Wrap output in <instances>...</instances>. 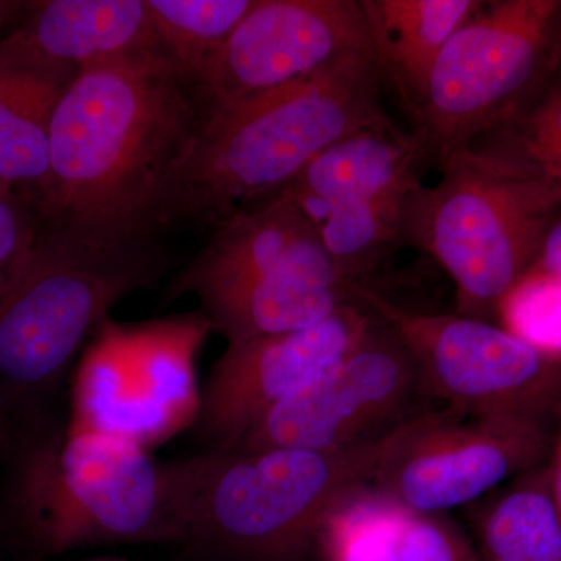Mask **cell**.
<instances>
[{"mask_svg": "<svg viewBox=\"0 0 561 561\" xmlns=\"http://www.w3.org/2000/svg\"><path fill=\"white\" fill-rule=\"evenodd\" d=\"M208 105L161 55L80 70L55 111L41 234L91 249L158 242L157 209Z\"/></svg>", "mask_w": 561, "mask_h": 561, "instance_id": "obj_1", "label": "cell"}, {"mask_svg": "<svg viewBox=\"0 0 561 561\" xmlns=\"http://www.w3.org/2000/svg\"><path fill=\"white\" fill-rule=\"evenodd\" d=\"M370 51L275 90L209 110L157 209L158 238L176 228H217L239 203L278 192L321 151L389 119Z\"/></svg>", "mask_w": 561, "mask_h": 561, "instance_id": "obj_2", "label": "cell"}, {"mask_svg": "<svg viewBox=\"0 0 561 561\" xmlns=\"http://www.w3.org/2000/svg\"><path fill=\"white\" fill-rule=\"evenodd\" d=\"M435 409L339 451L209 449L176 460L183 541L209 561H306L332 513L370 489Z\"/></svg>", "mask_w": 561, "mask_h": 561, "instance_id": "obj_3", "label": "cell"}, {"mask_svg": "<svg viewBox=\"0 0 561 561\" xmlns=\"http://www.w3.org/2000/svg\"><path fill=\"white\" fill-rule=\"evenodd\" d=\"M7 508L46 553L183 541L179 463L68 421L21 443Z\"/></svg>", "mask_w": 561, "mask_h": 561, "instance_id": "obj_4", "label": "cell"}, {"mask_svg": "<svg viewBox=\"0 0 561 561\" xmlns=\"http://www.w3.org/2000/svg\"><path fill=\"white\" fill-rule=\"evenodd\" d=\"M437 169L440 181L412 195L404 245L451 276L459 316L486 320L534 267L561 214V191L526 162L479 147Z\"/></svg>", "mask_w": 561, "mask_h": 561, "instance_id": "obj_5", "label": "cell"}, {"mask_svg": "<svg viewBox=\"0 0 561 561\" xmlns=\"http://www.w3.org/2000/svg\"><path fill=\"white\" fill-rule=\"evenodd\" d=\"M168 267L160 242L91 249L38 232L0 298V409L10 416L49 397L111 309Z\"/></svg>", "mask_w": 561, "mask_h": 561, "instance_id": "obj_6", "label": "cell"}, {"mask_svg": "<svg viewBox=\"0 0 561 561\" xmlns=\"http://www.w3.org/2000/svg\"><path fill=\"white\" fill-rule=\"evenodd\" d=\"M561 0H493L448 41L413 117L426 165L468 151L526 105L556 62Z\"/></svg>", "mask_w": 561, "mask_h": 561, "instance_id": "obj_7", "label": "cell"}, {"mask_svg": "<svg viewBox=\"0 0 561 561\" xmlns=\"http://www.w3.org/2000/svg\"><path fill=\"white\" fill-rule=\"evenodd\" d=\"M426 168L420 140L386 119L321 151L287 186L346 283H362L404 245L412 195Z\"/></svg>", "mask_w": 561, "mask_h": 561, "instance_id": "obj_8", "label": "cell"}, {"mask_svg": "<svg viewBox=\"0 0 561 561\" xmlns=\"http://www.w3.org/2000/svg\"><path fill=\"white\" fill-rule=\"evenodd\" d=\"M353 290L408 345L426 397L471 419L552 415L561 359L486 320L409 311L364 283Z\"/></svg>", "mask_w": 561, "mask_h": 561, "instance_id": "obj_9", "label": "cell"}, {"mask_svg": "<svg viewBox=\"0 0 561 561\" xmlns=\"http://www.w3.org/2000/svg\"><path fill=\"white\" fill-rule=\"evenodd\" d=\"M420 397L426 394L411 351L378 317L348 354L265 413L230 448L339 451L427 411L415 409Z\"/></svg>", "mask_w": 561, "mask_h": 561, "instance_id": "obj_10", "label": "cell"}, {"mask_svg": "<svg viewBox=\"0 0 561 561\" xmlns=\"http://www.w3.org/2000/svg\"><path fill=\"white\" fill-rule=\"evenodd\" d=\"M552 438L541 416L471 419L443 405L387 461L370 489L409 512L445 513L542 467Z\"/></svg>", "mask_w": 561, "mask_h": 561, "instance_id": "obj_11", "label": "cell"}, {"mask_svg": "<svg viewBox=\"0 0 561 561\" xmlns=\"http://www.w3.org/2000/svg\"><path fill=\"white\" fill-rule=\"evenodd\" d=\"M359 51L373 54L357 0H257L192 80L213 110L305 79Z\"/></svg>", "mask_w": 561, "mask_h": 561, "instance_id": "obj_12", "label": "cell"}, {"mask_svg": "<svg viewBox=\"0 0 561 561\" xmlns=\"http://www.w3.org/2000/svg\"><path fill=\"white\" fill-rule=\"evenodd\" d=\"M376 321L359 301L306 330L227 345L202 383L192 426L203 451L234 445L265 413L348 354Z\"/></svg>", "mask_w": 561, "mask_h": 561, "instance_id": "obj_13", "label": "cell"}, {"mask_svg": "<svg viewBox=\"0 0 561 561\" xmlns=\"http://www.w3.org/2000/svg\"><path fill=\"white\" fill-rule=\"evenodd\" d=\"M251 278H289L320 287L346 286L312 220L286 195L238 210L169 284L168 300L205 294Z\"/></svg>", "mask_w": 561, "mask_h": 561, "instance_id": "obj_14", "label": "cell"}, {"mask_svg": "<svg viewBox=\"0 0 561 561\" xmlns=\"http://www.w3.org/2000/svg\"><path fill=\"white\" fill-rule=\"evenodd\" d=\"M213 332L201 309L125 324L128 438L151 449L194 426L202 402L197 356Z\"/></svg>", "mask_w": 561, "mask_h": 561, "instance_id": "obj_15", "label": "cell"}, {"mask_svg": "<svg viewBox=\"0 0 561 561\" xmlns=\"http://www.w3.org/2000/svg\"><path fill=\"white\" fill-rule=\"evenodd\" d=\"M79 73L41 54L16 28L0 39V187L32 202L43 190L55 111Z\"/></svg>", "mask_w": 561, "mask_h": 561, "instance_id": "obj_16", "label": "cell"}, {"mask_svg": "<svg viewBox=\"0 0 561 561\" xmlns=\"http://www.w3.org/2000/svg\"><path fill=\"white\" fill-rule=\"evenodd\" d=\"M16 31L41 54L80 70L164 57L147 0L31 2Z\"/></svg>", "mask_w": 561, "mask_h": 561, "instance_id": "obj_17", "label": "cell"}, {"mask_svg": "<svg viewBox=\"0 0 561 561\" xmlns=\"http://www.w3.org/2000/svg\"><path fill=\"white\" fill-rule=\"evenodd\" d=\"M373 57L412 119L426 95L432 70L454 33L482 0H360Z\"/></svg>", "mask_w": 561, "mask_h": 561, "instance_id": "obj_18", "label": "cell"}, {"mask_svg": "<svg viewBox=\"0 0 561 561\" xmlns=\"http://www.w3.org/2000/svg\"><path fill=\"white\" fill-rule=\"evenodd\" d=\"M353 284L320 287L289 278H251L198 295L201 311L228 345L306 330L356 305Z\"/></svg>", "mask_w": 561, "mask_h": 561, "instance_id": "obj_19", "label": "cell"}, {"mask_svg": "<svg viewBox=\"0 0 561 561\" xmlns=\"http://www.w3.org/2000/svg\"><path fill=\"white\" fill-rule=\"evenodd\" d=\"M474 504L472 529L483 561H561V515L548 465Z\"/></svg>", "mask_w": 561, "mask_h": 561, "instance_id": "obj_20", "label": "cell"}, {"mask_svg": "<svg viewBox=\"0 0 561 561\" xmlns=\"http://www.w3.org/2000/svg\"><path fill=\"white\" fill-rule=\"evenodd\" d=\"M257 0H147L161 51L194 79Z\"/></svg>", "mask_w": 561, "mask_h": 561, "instance_id": "obj_21", "label": "cell"}, {"mask_svg": "<svg viewBox=\"0 0 561 561\" xmlns=\"http://www.w3.org/2000/svg\"><path fill=\"white\" fill-rule=\"evenodd\" d=\"M476 142L526 162L561 191V72L552 69L537 92L511 119Z\"/></svg>", "mask_w": 561, "mask_h": 561, "instance_id": "obj_22", "label": "cell"}, {"mask_svg": "<svg viewBox=\"0 0 561 561\" xmlns=\"http://www.w3.org/2000/svg\"><path fill=\"white\" fill-rule=\"evenodd\" d=\"M402 512L371 489L362 491L327 519L316 552L321 561H401L397 529Z\"/></svg>", "mask_w": 561, "mask_h": 561, "instance_id": "obj_23", "label": "cell"}, {"mask_svg": "<svg viewBox=\"0 0 561 561\" xmlns=\"http://www.w3.org/2000/svg\"><path fill=\"white\" fill-rule=\"evenodd\" d=\"M504 330L535 350L561 359V279L529 271L497 306Z\"/></svg>", "mask_w": 561, "mask_h": 561, "instance_id": "obj_24", "label": "cell"}, {"mask_svg": "<svg viewBox=\"0 0 561 561\" xmlns=\"http://www.w3.org/2000/svg\"><path fill=\"white\" fill-rule=\"evenodd\" d=\"M401 561H483L471 538L445 513L402 512L397 529Z\"/></svg>", "mask_w": 561, "mask_h": 561, "instance_id": "obj_25", "label": "cell"}, {"mask_svg": "<svg viewBox=\"0 0 561 561\" xmlns=\"http://www.w3.org/2000/svg\"><path fill=\"white\" fill-rule=\"evenodd\" d=\"M39 225L31 198L0 191V298L31 256Z\"/></svg>", "mask_w": 561, "mask_h": 561, "instance_id": "obj_26", "label": "cell"}, {"mask_svg": "<svg viewBox=\"0 0 561 561\" xmlns=\"http://www.w3.org/2000/svg\"><path fill=\"white\" fill-rule=\"evenodd\" d=\"M530 271L549 273V275L561 279V214L549 228L537 261Z\"/></svg>", "mask_w": 561, "mask_h": 561, "instance_id": "obj_27", "label": "cell"}, {"mask_svg": "<svg viewBox=\"0 0 561 561\" xmlns=\"http://www.w3.org/2000/svg\"><path fill=\"white\" fill-rule=\"evenodd\" d=\"M552 415L557 419V431L552 438L551 456H549V481L557 507L561 515V391L552 409Z\"/></svg>", "mask_w": 561, "mask_h": 561, "instance_id": "obj_28", "label": "cell"}, {"mask_svg": "<svg viewBox=\"0 0 561 561\" xmlns=\"http://www.w3.org/2000/svg\"><path fill=\"white\" fill-rule=\"evenodd\" d=\"M31 2H16V0H0V39L5 38L3 32L20 16H24Z\"/></svg>", "mask_w": 561, "mask_h": 561, "instance_id": "obj_29", "label": "cell"}, {"mask_svg": "<svg viewBox=\"0 0 561 561\" xmlns=\"http://www.w3.org/2000/svg\"><path fill=\"white\" fill-rule=\"evenodd\" d=\"M10 438V416L0 409V448L7 445Z\"/></svg>", "mask_w": 561, "mask_h": 561, "instance_id": "obj_30", "label": "cell"}, {"mask_svg": "<svg viewBox=\"0 0 561 561\" xmlns=\"http://www.w3.org/2000/svg\"><path fill=\"white\" fill-rule=\"evenodd\" d=\"M553 69L560 70V72H561V13H560L559 25H557L556 65H553Z\"/></svg>", "mask_w": 561, "mask_h": 561, "instance_id": "obj_31", "label": "cell"}, {"mask_svg": "<svg viewBox=\"0 0 561 561\" xmlns=\"http://www.w3.org/2000/svg\"><path fill=\"white\" fill-rule=\"evenodd\" d=\"M84 561H128L124 559H111V557H106V559H92V560H84Z\"/></svg>", "mask_w": 561, "mask_h": 561, "instance_id": "obj_32", "label": "cell"}, {"mask_svg": "<svg viewBox=\"0 0 561 561\" xmlns=\"http://www.w3.org/2000/svg\"><path fill=\"white\" fill-rule=\"evenodd\" d=\"M0 191H9V190H3V187H0Z\"/></svg>", "mask_w": 561, "mask_h": 561, "instance_id": "obj_33", "label": "cell"}]
</instances>
